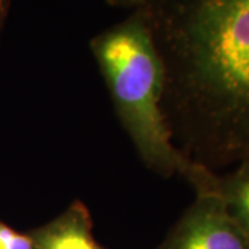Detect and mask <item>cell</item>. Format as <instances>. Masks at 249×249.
I'll return each instance as SVG.
<instances>
[{"instance_id":"6da1fadb","label":"cell","mask_w":249,"mask_h":249,"mask_svg":"<svg viewBox=\"0 0 249 249\" xmlns=\"http://www.w3.org/2000/svg\"><path fill=\"white\" fill-rule=\"evenodd\" d=\"M172 140L216 175L249 160V0H142Z\"/></svg>"},{"instance_id":"7a4b0ae2","label":"cell","mask_w":249,"mask_h":249,"mask_svg":"<svg viewBox=\"0 0 249 249\" xmlns=\"http://www.w3.org/2000/svg\"><path fill=\"white\" fill-rule=\"evenodd\" d=\"M90 49L145 166L163 178L180 176L196 194L216 193L217 175L186 158L172 140L162 111L163 64L142 10L93 37Z\"/></svg>"},{"instance_id":"3957f363","label":"cell","mask_w":249,"mask_h":249,"mask_svg":"<svg viewBox=\"0 0 249 249\" xmlns=\"http://www.w3.org/2000/svg\"><path fill=\"white\" fill-rule=\"evenodd\" d=\"M158 249H249V241L216 193L196 194Z\"/></svg>"},{"instance_id":"277c9868","label":"cell","mask_w":249,"mask_h":249,"mask_svg":"<svg viewBox=\"0 0 249 249\" xmlns=\"http://www.w3.org/2000/svg\"><path fill=\"white\" fill-rule=\"evenodd\" d=\"M34 249H106L93 234L89 211L73 202L61 214L28 232Z\"/></svg>"},{"instance_id":"5b68a950","label":"cell","mask_w":249,"mask_h":249,"mask_svg":"<svg viewBox=\"0 0 249 249\" xmlns=\"http://www.w3.org/2000/svg\"><path fill=\"white\" fill-rule=\"evenodd\" d=\"M216 194L249 241V160L217 175Z\"/></svg>"},{"instance_id":"8992f818","label":"cell","mask_w":249,"mask_h":249,"mask_svg":"<svg viewBox=\"0 0 249 249\" xmlns=\"http://www.w3.org/2000/svg\"><path fill=\"white\" fill-rule=\"evenodd\" d=\"M0 249H34L28 232H19L0 220Z\"/></svg>"},{"instance_id":"52a82bcc","label":"cell","mask_w":249,"mask_h":249,"mask_svg":"<svg viewBox=\"0 0 249 249\" xmlns=\"http://www.w3.org/2000/svg\"><path fill=\"white\" fill-rule=\"evenodd\" d=\"M108 3L114 6H124V7H134L139 9L142 4V0H107Z\"/></svg>"},{"instance_id":"ba28073f","label":"cell","mask_w":249,"mask_h":249,"mask_svg":"<svg viewBox=\"0 0 249 249\" xmlns=\"http://www.w3.org/2000/svg\"><path fill=\"white\" fill-rule=\"evenodd\" d=\"M11 0H0V22H4V18L7 16Z\"/></svg>"},{"instance_id":"9c48e42d","label":"cell","mask_w":249,"mask_h":249,"mask_svg":"<svg viewBox=\"0 0 249 249\" xmlns=\"http://www.w3.org/2000/svg\"><path fill=\"white\" fill-rule=\"evenodd\" d=\"M1 29H3V22H0V34H1Z\"/></svg>"}]
</instances>
